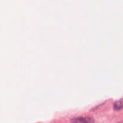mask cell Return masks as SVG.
Segmentation results:
<instances>
[{
  "instance_id": "3957f363",
  "label": "cell",
  "mask_w": 123,
  "mask_h": 123,
  "mask_svg": "<svg viewBox=\"0 0 123 123\" xmlns=\"http://www.w3.org/2000/svg\"><path fill=\"white\" fill-rule=\"evenodd\" d=\"M123 123V121H121V122H120V123Z\"/></svg>"
},
{
  "instance_id": "7a4b0ae2",
  "label": "cell",
  "mask_w": 123,
  "mask_h": 123,
  "mask_svg": "<svg viewBox=\"0 0 123 123\" xmlns=\"http://www.w3.org/2000/svg\"><path fill=\"white\" fill-rule=\"evenodd\" d=\"M114 109L116 111H119L123 109V98H121L114 103Z\"/></svg>"
},
{
  "instance_id": "6da1fadb",
  "label": "cell",
  "mask_w": 123,
  "mask_h": 123,
  "mask_svg": "<svg viewBox=\"0 0 123 123\" xmlns=\"http://www.w3.org/2000/svg\"><path fill=\"white\" fill-rule=\"evenodd\" d=\"M72 123H94V120L92 117H79L72 118L71 120Z\"/></svg>"
}]
</instances>
